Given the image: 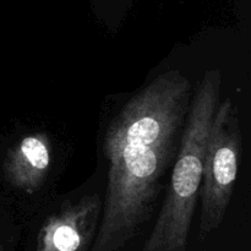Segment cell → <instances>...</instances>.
<instances>
[{
	"mask_svg": "<svg viewBox=\"0 0 251 251\" xmlns=\"http://www.w3.org/2000/svg\"><path fill=\"white\" fill-rule=\"evenodd\" d=\"M191 83L169 70L127 100L104 137L108 184L91 251H119L151 220L162 180L178 153Z\"/></svg>",
	"mask_w": 251,
	"mask_h": 251,
	"instance_id": "cell-1",
	"label": "cell"
},
{
	"mask_svg": "<svg viewBox=\"0 0 251 251\" xmlns=\"http://www.w3.org/2000/svg\"><path fill=\"white\" fill-rule=\"evenodd\" d=\"M222 75L208 70L190 100L169 189L153 229L141 251H186L202 181L203 154L216 109Z\"/></svg>",
	"mask_w": 251,
	"mask_h": 251,
	"instance_id": "cell-2",
	"label": "cell"
},
{
	"mask_svg": "<svg viewBox=\"0 0 251 251\" xmlns=\"http://www.w3.org/2000/svg\"><path fill=\"white\" fill-rule=\"evenodd\" d=\"M242 156V130L234 103L227 98L213 115L203 154L199 239L205 240L225 220Z\"/></svg>",
	"mask_w": 251,
	"mask_h": 251,
	"instance_id": "cell-3",
	"label": "cell"
},
{
	"mask_svg": "<svg viewBox=\"0 0 251 251\" xmlns=\"http://www.w3.org/2000/svg\"><path fill=\"white\" fill-rule=\"evenodd\" d=\"M100 195H88L64 205L42 225L36 251H88L102 215Z\"/></svg>",
	"mask_w": 251,
	"mask_h": 251,
	"instance_id": "cell-4",
	"label": "cell"
},
{
	"mask_svg": "<svg viewBox=\"0 0 251 251\" xmlns=\"http://www.w3.org/2000/svg\"><path fill=\"white\" fill-rule=\"evenodd\" d=\"M51 157L53 146L46 132L26 135L7 152L4 163L5 176L19 190L34 193L48 176Z\"/></svg>",
	"mask_w": 251,
	"mask_h": 251,
	"instance_id": "cell-5",
	"label": "cell"
},
{
	"mask_svg": "<svg viewBox=\"0 0 251 251\" xmlns=\"http://www.w3.org/2000/svg\"><path fill=\"white\" fill-rule=\"evenodd\" d=\"M0 251H2V249H1V247H0Z\"/></svg>",
	"mask_w": 251,
	"mask_h": 251,
	"instance_id": "cell-6",
	"label": "cell"
}]
</instances>
